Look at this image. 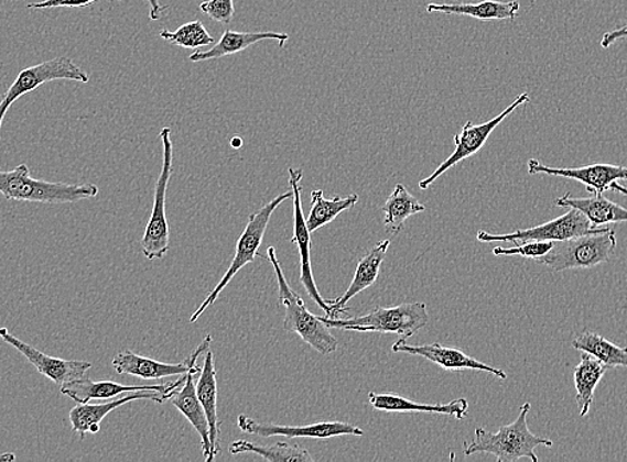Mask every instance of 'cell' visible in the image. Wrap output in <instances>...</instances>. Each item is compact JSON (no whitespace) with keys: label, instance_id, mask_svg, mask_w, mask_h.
<instances>
[{"label":"cell","instance_id":"d590c367","mask_svg":"<svg viewBox=\"0 0 627 462\" xmlns=\"http://www.w3.org/2000/svg\"><path fill=\"white\" fill-rule=\"evenodd\" d=\"M150 8V19L151 21H160L163 16L164 11H167V6L161 4L160 0H145Z\"/></svg>","mask_w":627,"mask_h":462},{"label":"cell","instance_id":"8fae6325","mask_svg":"<svg viewBox=\"0 0 627 462\" xmlns=\"http://www.w3.org/2000/svg\"><path fill=\"white\" fill-rule=\"evenodd\" d=\"M529 101L530 95L528 92H523L512 101L508 109L500 112L496 118L489 120V122L477 125L472 122H467L462 127L460 134L454 136L455 151L453 154L450 155L432 175L420 182V188L428 189L436 179H439V177L447 173L450 168L457 166L460 162L467 160V157L478 154L480 148H483L487 142V139L490 138L491 132L496 130L506 118L511 116L518 107L529 103Z\"/></svg>","mask_w":627,"mask_h":462},{"label":"cell","instance_id":"d6986e66","mask_svg":"<svg viewBox=\"0 0 627 462\" xmlns=\"http://www.w3.org/2000/svg\"><path fill=\"white\" fill-rule=\"evenodd\" d=\"M390 244V239H385L382 242L374 245L364 257H360L350 286H348L346 293L339 299L332 300L333 312L328 319H340L342 315L350 311L347 308V302L377 282Z\"/></svg>","mask_w":627,"mask_h":462},{"label":"cell","instance_id":"484cf974","mask_svg":"<svg viewBox=\"0 0 627 462\" xmlns=\"http://www.w3.org/2000/svg\"><path fill=\"white\" fill-rule=\"evenodd\" d=\"M609 366L599 362L597 358L587 352H582L581 363L573 371L574 385L576 389V405H579L582 417L588 414L594 400L595 388L604 377Z\"/></svg>","mask_w":627,"mask_h":462},{"label":"cell","instance_id":"7a4b0ae2","mask_svg":"<svg viewBox=\"0 0 627 462\" xmlns=\"http://www.w3.org/2000/svg\"><path fill=\"white\" fill-rule=\"evenodd\" d=\"M530 409V403L523 404L517 420L509 426L500 427L497 433H491L485 428L475 429L474 440L465 444V454L489 453L498 462H516L523 458L538 462L536 448H551L553 441L538 438L530 432L528 427Z\"/></svg>","mask_w":627,"mask_h":462},{"label":"cell","instance_id":"603a6c76","mask_svg":"<svg viewBox=\"0 0 627 462\" xmlns=\"http://www.w3.org/2000/svg\"><path fill=\"white\" fill-rule=\"evenodd\" d=\"M289 37V34L274 33V31H264V33H240L239 31L238 33V31L226 30L214 47L207 51H195L190 55V61L204 62L225 58L227 55L242 53L255 44L268 40H275L280 42V47H284Z\"/></svg>","mask_w":627,"mask_h":462},{"label":"cell","instance_id":"44dd1931","mask_svg":"<svg viewBox=\"0 0 627 462\" xmlns=\"http://www.w3.org/2000/svg\"><path fill=\"white\" fill-rule=\"evenodd\" d=\"M196 395H198L202 407L207 416L208 427H210V459L212 462L220 453V424L218 417V384L217 369H215L214 353L205 352L204 369L199 372L198 383H196Z\"/></svg>","mask_w":627,"mask_h":462},{"label":"cell","instance_id":"e575fe53","mask_svg":"<svg viewBox=\"0 0 627 462\" xmlns=\"http://www.w3.org/2000/svg\"><path fill=\"white\" fill-rule=\"evenodd\" d=\"M626 37H627V25H624V28L609 31V33H606L604 36H602L601 47L609 48L612 44L620 40H626Z\"/></svg>","mask_w":627,"mask_h":462},{"label":"cell","instance_id":"5b68a950","mask_svg":"<svg viewBox=\"0 0 627 462\" xmlns=\"http://www.w3.org/2000/svg\"><path fill=\"white\" fill-rule=\"evenodd\" d=\"M617 246L613 230L554 242L547 255L537 258L551 271L591 270L610 261Z\"/></svg>","mask_w":627,"mask_h":462},{"label":"cell","instance_id":"7c38bea8","mask_svg":"<svg viewBox=\"0 0 627 462\" xmlns=\"http://www.w3.org/2000/svg\"><path fill=\"white\" fill-rule=\"evenodd\" d=\"M238 427L247 435H256L259 438L269 439L282 436L287 439L305 438L327 440L338 436H365V430L344 421H322L312 426L289 427L277 424L259 422L246 415L238 416Z\"/></svg>","mask_w":627,"mask_h":462},{"label":"cell","instance_id":"4dcf8cb0","mask_svg":"<svg viewBox=\"0 0 627 462\" xmlns=\"http://www.w3.org/2000/svg\"><path fill=\"white\" fill-rule=\"evenodd\" d=\"M160 36L163 41L183 48H201L214 43V37L199 21L183 24L176 31L162 30Z\"/></svg>","mask_w":627,"mask_h":462},{"label":"cell","instance_id":"ac0fdd59","mask_svg":"<svg viewBox=\"0 0 627 462\" xmlns=\"http://www.w3.org/2000/svg\"><path fill=\"white\" fill-rule=\"evenodd\" d=\"M187 375V373H186ZM186 375L181 376L175 383L161 385H125L113 382H93L87 377L75 380L61 387L62 395H65L75 403L87 404L91 400H107V398L118 397L119 395L131 394V392L156 391L175 394L185 383Z\"/></svg>","mask_w":627,"mask_h":462},{"label":"cell","instance_id":"836d02e7","mask_svg":"<svg viewBox=\"0 0 627 462\" xmlns=\"http://www.w3.org/2000/svg\"><path fill=\"white\" fill-rule=\"evenodd\" d=\"M98 0H43L40 3H29L30 10H47V9H78L88 8Z\"/></svg>","mask_w":627,"mask_h":462},{"label":"cell","instance_id":"3957f363","mask_svg":"<svg viewBox=\"0 0 627 462\" xmlns=\"http://www.w3.org/2000/svg\"><path fill=\"white\" fill-rule=\"evenodd\" d=\"M0 194L12 201L43 202V205H72L82 200L97 198L98 186L66 185L34 179L28 164H19L11 170H0Z\"/></svg>","mask_w":627,"mask_h":462},{"label":"cell","instance_id":"6da1fadb","mask_svg":"<svg viewBox=\"0 0 627 462\" xmlns=\"http://www.w3.org/2000/svg\"><path fill=\"white\" fill-rule=\"evenodd\" d=\"M268 261L272 270L275 271L278 302L284 309V331L298 334L307 345L323 354V356L337 352L338 340L333 337L328 328L318 319V316H314L309 311L302 297L290 288L281 263L278 261L275 246H269Z\"/></svg>","mask_w":627,"mask_h":462},{"label":"cell","instance_id":"74e56055","mask_svg":"<svg viewBox=\"0 0 627 462\" xmlns=\"http://www.w3.org/2000/svg\"><path fill=\"white\" fill-rule=\"evenodd\" d=\"M17 460V455L12 454V453H4L2 455H0V461H15Z\"/></svg>","mask_w":627,"mask_h":462},{"label":"cell","instance_id":"d4e9b609","mask_svg":"<svg viewBox=\"0 0 627 462\" xmlns=\"http://www.w3.org/2000/svg\"><path fill=\"white\" fill-rule=\"evenodd\" d=\"M555 206L574 208L584 213L594 227L612 223H627V210L606 199L604 194H594L593 198H573L566 194L555 200Z\"/></svg>","mask_w":627,"mask_h":462},{"label":"cell","instance_id":"ba28073f","mask_svg":"<svg viewBox=\"0 0 627 462\" xmlns=\"http://www.w3.org/2000/svg\"><path fill=\"white\" fill-rule=\"evenodd\" d=\"M609 227H594L584 213L574 208H570L565 215L548 223L528 228V230H517L506 235H494L479 231L477 239L480 243L494 242H511V243H528V242H562L576 237L587 235V233H597L609 231Z\"/></svg>","mask_w":627,"mask_h":462},{"label":"cell","instance_id":"cb8c5ba5","mask_svg":"<svg viewBox=\"0 0 627 462\" xmlns=\"http://www.w3.org/2000/svg\"><path fill=\"white\" fill-rule=\"evenodd\" d=\"M518 0L511 2H497V0H484L479 3H461V4H428V12H442L446 15H462L479 19V21H515L518 16Z\"/></svg>","mask_w":627,"mask_h":462},{"label":"cell","instance_id":"5bb4252c","mask_svg":"<svg viewBox=\"0 0 627 462\" xmlns=\"http://www.w3.org/2000/svg\"><path fill=\"white\" fill-rule=\"evenodd\" d=\"M0 339L15 348L22 356L28 359L31 365L35 366L41 375L52 380L58 387L85 377L87 371H90L93 366L91 363L82 362V360H63L48 356V354L37 351L33 345L15 338L8 328H0Z\"/></svg>","mask_w":627,"mask_h":462},{"label":"cell","instance_id":"f546056e","mask_svg":"<svg viewBox=\"0 0 627 462\" xmlns=\"http://www.w3.org/2000/svg\"><path fill=\"white\" fill-rule=\"evenodd\" d=\"M233 454L252 453L261 455L264 461L269 462H284V461H300L312 462L314 459L310 455L306 448L301 446H290L288 442H277L275 446L264 447L257 446L255 442L238 440L233 442L230 447Z\"/></svg>","mask_w":627,"mask_h":462},{"label":"cell","instance_id":"d6a6232c","mask_svg":"<svg viewBox=\"0 0 627 462\" xmlns=\"http://www.w3.org/2000/svg\"><path fill=\"white\" fill-rule=\"evenodd\" d=\"M199 9L213 21L224 24H230L234 15H236L234 0H207V2L201 3Z\"/></svg>","mask_w":627,"mask_h":462},{"label":"cell","instance_id":"4fadbf2b","mask_svg":"<svg viewBox=\"0 0 627 462\" xmlns=\"http://www.w3.org/2000/svg\"><path fill=\"white\" fill-rule=\"evenodd\" d=\"M212 334L202 340L196 350L190 354L185 362L180 364H167L156 362V360L143 358L131 351H125L112 359V369L118 375H129L143 380H161L171 376H183L198 364L201 354H204L212 345Z\"/></svg>","mask_w":627,"mask_h":462},{"label":"cell","instance_id":"ffe728a7","mask_svg":"<svg viewBox=\"0 0 627 462\" xmlns=\"http://www.w3.org/2000/svg\"><path fill=\"white\" fill-rule=\"evenodd\" d=\"M199 372L201 369L198 364H196L194 369L190 370L187 372L185 383H183L182 387L169 398V402L186 417L196 430V433L199 435L202 451H204V458L206 462H208L212 452L210 427H208L205 409L202 407L198 395H196L195 385V376L198 375Z\"/></svg>","mask_w":627,"mask_h":462},{"label":"cell","instance_id":"277c9868","mask_svg":"<svg viewBox=\"0 0 627 462\" xmlns=\"http://www.w3.org/2000/svg\"><path fill=\"white\" fill-rule=\"evenodd\" d=\"M328 329H344L348 332L392 333L399 339L408 340L426 327L430 318L426 304L403 302L397 307L374 308L371 312L359 318L328 319L318 316Z\"/></svg>","mask_w":627,"mask_h":462},{"label":"cell","instance_id":"e0dca14e","mask_svg":"<svg viewBox=\"0 0 627 462\" xmlns=\"http://www.w3.org/2000/svg\"><path fill=\"white\" fill-rule=\"evenodd\" d=\"M391 351L426 359L429 362L441 366V369L445 371H483L500 380L508 378L506 372L496 369V366L480 363L478 360L467 356L466 353L455 350V348L443 346L440 343L410 345L407 343V340L399 339L394 345H392Z\"/></svg>","mask_w":627,"mask_h":462},{"label":"cell","instance_id":"30bf717a","mask_svg":"<svg viewBox=\"0 0 627 462\" xmlns=\"http://www.w3.org/2000/svg\"><path fill=\"white\" fill-rule=\"evenodd\" d=\"M289 185L291 191H293L294 200V238L290 239V242L298 246V253H300V282L303 288L306 289L310 299H312L322 311H325L326 318H331L333 312L332 300L323 299L313 276L312 255H310V249H312V232H310L307 228L301 198L303 170L301 168H289Z\"/></svg>","mask_w":627,"mask_h":462},{"label":"cell","instance_id":"83f0119b","mask_svg":"<svg viewBox=\"0 0 627 462\" xmlns=\"http://www.w3.org/2000/svg\"><path fill=\"white\" fill-rule=\"evenodd\" d=\"M358 201L359 196L357 194L348 195L346 198L334 196L333 199H326L321 189L313 191L312 208H310V213L306 218L309 231L313 233L318 231L320 228L331 224L342 212L352 210Z\"/></svg>","mask_w":627,"mask_h":462},{"label":"cell","instance_id":"1f68e13d","mask_svg":"<svg viewBox=\"0 0 627 462\" xmlns=\"http://www.w3.org/2000/svg\"><path fill=\"white\" fill-rule=\"evenodd\" d=\"M554 242H528L522 245H517L516 249H502L497 246L493 250L496 256H522L528 258H540L553 249Z\"/></svg>","mask_w":627,"mask_h":462},{"label":"cell","instance_id":"8992f818","mask_svg":"<svg viewBox=\"0 0 627 462\" xmlns=\"http://www.w3.org/2000/svg\"><path fill=\"white\" fill-rule=\"evenodd\" d=\"M291 198H293V191L277 196L275 199H272L268 205H264L261 210L250 215L242 235L238 239L236 256H234L229 270H227L224 277L220 278L217 287L212 290L210 295L206 297L205 301L202 302L201 307L193 314L190 322L198 320L201 316L206 312V309L212 307L213 304L218 300L221 290L229 286L234 276H236L240 270L246 267L247 264L256 261V257L259 255V246H261L263 242L264 233L266 230H268L272 213L275 212L277 208L280 207L283 201Z\"/></svg>","mask_w":627,"mask_h":462},{"label":"cell","instance_id":"9a60e30c","mask_svg":"<svg viewBox=\"0 0 627 462\" xmlns=\"http://www.w3.org/2000/svg\"><path fill=\"white\" fill-rule=\"evenodd\" d=\"M174 394H167V392H156V391H141L131 392V394H126V396L118 398L106 404H78L69 410L68 420L72 422V427L75 433H79L80 440L85 439V436L97 435L100 430V424L109 416L113 410L122 407L125 404H130L136 400H150L158 404H163L169 402V398Z\"/></svg>","mask_w":627,"mask_h":462},{"label":"cell","instance_id":"52a82bcc","mask_svg":"<svg viewBox=\"0 0 627 462\" xmlns=\"http://www.w3.org/2000/svg\"><path fill=\"white\" fill-rule=\"evenodd\" d=\"M163 145V164L155 185L153 212L141 239L142 253L149 261H156L167 255L170 250V228L166 213L167 188L173 174V142L171 129L164 127L161 131Z\"/></svg>","mask_w":627,"mask_h":462},{"label":"cell","instance_id":"f35d334b","mask_svg":"<svg viewBox=\"0 0 627 462\" xmlns=\"http://www.w3.org/2000/svg\"><path fill=\"white\" fill-rule=\"evenodd\" d=\"M233 147H234V148L242 147V139H240V138H234V139H233Z\"/></svg>","mask_w":627,"mask_h":462},{"label":"cell","instance_id":"8d00e7d4","mask_svg":"<svg viewBox=\"0 0 627 462\" xmlns=\"http://www.w3.org/2000/svg\"><path fill=\"white\" fill-rule=\"evenodd\" d=\"M610 191L626 195V198H627V188H625L624 186H620L618 182L613 183V185L610 186Z\"/></svg>","mask_w":627,"mask_h":462},{"label":"cell","instance_id":"7402d4cb","mask_svg":"<svg viewBox=\"0 0 627 462\" xmlns=\"http://www.w3.org/2000/svg\"><path fill=\"white\" fill-rule=\"evenodd\" d=\"M369 403L374 409L382 410V413L439 414L455 417L457 420H464L468 415V403L464 397L448 404H420L394 394L370 392Z\"/></svg>","mask_w":627,"mask_h":462},{"label":"cell","instance_id":"f1b7e54d","mask_svg":"<svg viewBox=\"0 0 627 462\" xmlns=\"http://www.w3.org/2000/svg\"><path fill=\"white\" fill-rule=\"evenodd\" d=\"M572 346L576 351L587 352L597 358L609 369H627V346H619L612 341L599 337L598 333L584 332L573 340Z\"/></svg>","mask_w":627,"mask_h":462},{"label":"cell","instance_id":"2e32d148","mask_svg":"<svg viewBox=\"0 0 627 462\" xmlns=\"http://www.w3.org/2000/svg\"><path fill=\"white\" fill-rule=\"evenodd\" d=\"M528 170L530 175L561 176L580 182L592 194H605L609 191L613 183L627 180V167L613 166V164L594 163L579 168H554L530 160Z\"/></svg>","mask_w":627,"mask_h":462},{"label":"cell","instance_id":"4316f807","mask_svg":"<svg viewBox=\"0 0 627 462\" xmlns=\"http://www.w3.org/2000/svg\"><path fill=\"white\" fill-rule=\"evenodd\" d=\"M424 210H426V207L418 201L415 196L408 191L407 187L397 185L394 191L391 193L389 199L386 200L381 208V211L385 213L383 224L386 231L390 232L391 235H398L403 230L404 221Z\"/></svg>","mask_w":627,"mask_h":462},{"label":"cell","instance_id":"9c48e42d","mask_svg":"<svg viewBox=\"0 0 627 462\" xmlns=\"http://www.w3.org/2000/svg\"><path fill=\"white\" fill-rule=\"evenodd\" d=\"M54 80H73L88 84L90 78H88L84 69L75 65V62L72 58H67V56H60V58L50 59L40 63V65L22 69L17 76L14 84L10 86L8 92L0 100V131H2L6 113L9 112L10 107L19 98Z\"/></svg>","mask_w":627,"mask_h":462}]
</instances>
